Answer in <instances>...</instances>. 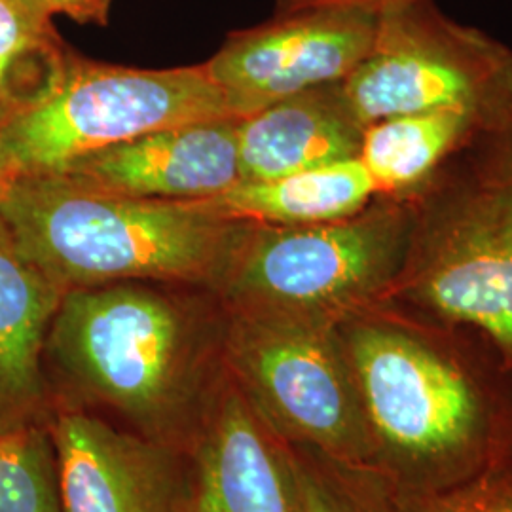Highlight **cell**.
I'll return each instance as SVG.
<instances>
[{
    "mask_svg": "<svg viewBox=\"0 0 512 512\" xmlns=\"http://www.w3.org/2000/svg\"><path fill=\"white\" fill-rule=\"evenodd\" d=\"M0 219L19 253L63 294L122 281L217 291L251 222L205 200L97 194L55 173L18 177Z\"/></svg>",
    "mask_w": 512,
    "mask_h": 512,
    "instance_id": "obj_3",
    "label": "cell"
},
{
    "mask_svg": "<svg viewBox=\"0 0 512 512\" xmlns=\"http://www.w3.org/2000/svg\"><path fill=\"white\" fill-rule=\"evenodd\" d=\"M224 363L285 442L372 467L365 414L336 323L228 311Z\"/></svg>",
    "mask_w": 512,
    "mask_h": 512,
    "instance_id": "obj_7",
    "label": "cell"
},
{
    "mask_svg": "<svg viewBox=\"0 0 512 512\" xmlns=\"http://www.w3.org/2000/svg\"><path fill=\"white\" fill-rule=\"evenodd\" d=\"M403 268L384 300L475 330L512 366V118L414 190Z\"/></svg>",
    "mask_w": 512,
    "mask_h": 512,
    "instance_id": "obj_4",
    "label": "cell"
},
{
    "mask_svg": "<svg viewBox=\"0 0 512 512\" xmlns=\"http://www.w3.org/2000/svg\"><path fill=\"white\" fill-rule=\"evenodd\" d=\"M61 298L0 219V435L50 427L42 351Z\"/></svg>",
    "mask_w": 512,
    "mask_h": 512,
    "instance_id": "obj_14",
    "label": "cell"
},
{
    "mask_svg": "<svg viewBox=\"0 0 512 512\" xmlns=\"http://www.w3.org/2000/svg\"><path fill=\"white\" fill-rule=\"evenodd\" d=\"M14 114H16L14 105H12L8 99H4V97L0 95V129L8 124V120H10Z\"/></svg>",
    "mask_w": 512,
    "mask_h": 512,
    "instance_id": "obj_24",
    "label": "cell"
},
{
    "mask_svg": "<svg viewBox=\"0 0 512 512\" xmlns=\"http://www.w3.org/2000/svg\"><path fill=\"white\" fill-rule=\"evenodd\" d=\"M366 126L342 82L296 93L238 118L241 183L272 181L359 158Z\"/></svg>",
    "mask_w": 512,
    "mask_h": 512,
    "instance_id": "obj_13",
    "label": "cell"
},
{
    "mask_svg": "<svg viewBox=\"0 0 512 512\" xmlns=\"http://www.w3.org/2000/svg\"><path fill=\"white\" fill-rule=\"evenodd\" d=\"M207 287L122 281L63 294L42 351L52 412H82L190 454L228 370Z\"/></svg>",
    "mask_w": 512,
    "mask_h": 512,
    "instance_id": "obj_1",
    "label": "cell"
},
{
    "mask_svg": "<svg viewBox=\"0 0 512 512\" xmlns=\"http://www.w3.org/2000/svg\"><path fill=\"white\" fill-rule=\"evenodd\" d=\"M18 177V169L10 164V160L4 156V152L0 148V202L6 198L12 184L18 181Z\"/></svg>",
    "mask_w": 512,
    "mask_h": 512,
    "instance_id": "obj_23",
    "label": "cell"
},
{
    "mask_svg": "<svg viewBox=\"0 0 512 512\" xmlns=\"http://www.w3.org/2000/svg\"><path fill=\"white\" fill-rule=\"evenodd\" d=\"M509 370V387H511V420H512V366L511 368H507ZM512 444V439H511Z\"/></svg>",
    "mask_w": 512,
    "mask_h": 512,
    "instance_id": "obj_27",
    "label": "cell"
},
{
    "mask_svg": "<svg viewBox=\"0 0 512 512\" xmlns=\"http://www.w3.org/2000/svg\"><path fill=\"white\" fill-rule=\"evenodd\" d=\"M408 234L410 205L385 196L319 224L251 220L215 293L230 313L340 325L387 296L403 268Z\"/></svg>",
    "mask_w": 512,
    "mask_h": 512,
    "instance_id": "obj_5",
    "label": "cell"
},
{
    "mask_svg": "<svg viewBox=\"0 0 512 512\" xmlns=\"http://www.w3.org/2000/svg\"><path fill=\"white\" fill-rule=\"evenodd\" d=\"M399 499L404 512H512V444L484 471L454 488Z\"/></svg>",
    "mask_w": 512,
    "mask_h": 512,
    "instance_id": "obj_19",
    "label": "cell"
},
{
    "mask_svg": "<svg viewBox=\"0 0 512 512\" xmlns=\"http://www.w3.org/2000/svg\"><path fill=\"white\" fill-rule=\"evenodd\" d=\"M378 18L306 10L236 33L203 67L238 118L296 93L342 82L372 48Z\"/></svg>",
    "mask_w": 512,
    "mask_h": 512,
    "instance_id": "obj_9",
    "label": "cell"
},
{
    "mask_svg": "<svg viewBox=\"0 0 512 512\" xmlns=\"http://www.w3.org/2000/svg\"><path fill=\"white\" fill-rule=\"evenodd\" d=\"M421 0H275V16H287L306 10H355L382 16Z\"/></svg>",
    "mask_w": 512,
    "mask_h": 512,
    "instance_id": "obj_21",
    "label": "cell"
},
{
    "mask_svg": "<svg viewBox=\"0 0 512 512\" xmlns=\"http://www.w3.org/2000/svg\"><path fill=\"white\" fill-rule=\"evenodd\" d=\"M63 512H184L190 456L82 412L50 421Z\"/></svg>",
    "mask_w": 512,
    "mask_h": 512,
    "instance_id": "obj_10",
    "label": "cell"
},
{
    "mask_svg": "<svg viewBox=\"0 0 512 512\" xmlns=\"http://www.w3.org/2000/svg\"><path fill=\"white\" fill-rule=\"evenodd\" d=\"M55 175L97 194L207 200L241 183L238 118L152 131L74 160Z\"/></svg>",
    "mask_w": 512,
    "mask_h": 512,
    "instance_id": "obj_11",
    "label": "cell"
},
{
    "mask_svg": "<svg viewBox=\"0 0 512 512\" xmlns=\"http://www.w3.org/2000/svg\"><path fill=\"white\" fill-rule=\"evenodd\" d=\"M372 469L403 497L454 488L511 448V387L501 357L475 330L393 300L340 325Z\"/></svg>",
    "mask_w": 512,
    "mask_h": 512,
    "instance_id": "obj_2",
    "label": "cell"
},
{
    "mask_svg": "<svg viewBox=\"0 0 512 512\" xmlns=\"http://www.w3.org/2000/svg\"><path fill=\"white\" fill-rule=\"evenodd\" d=\"M490 128L494 124L463 110L395 116L365 129L359 160L380 196L406 200L454 152Z\"/></svg>",
    "mask_w": 512,
    "mask_h": 512,
    "instance_id": "obj_16",
    "label": "cell"
},
{
    "mask_svg": "<svg viewBox=\"0 0 512 512\" xmlns=\"http://www.w3.org/2000/svg\"><path fill=\"white\" fill-rule=\"evenodd\" d=\"M0 512H63L50 427L0 435Z\"/></svg>",
    "mask_w": 512,
    "mask_h": 512,
    "instance_id": "obj_18",
    "label": "cell"
},
{
    "mask_svg": "<svg viewBox=\"0 0 512 512\" xmlns=\"http://www.w3.org/2000/svg\"><path fill=\"white\" fill-rule=\"evenodd\" d=\"M188 456L200 512H302L289 444L230 374Z\"/></svg>",
    "mask_w": 512,
    "mask_h": 512,
    "instance_id": "obj_12",
    "label": "cell"
},
{
    "mask_svg": "<svg viewBox=\"0 0 512 512\" xmlns=\"http://www.w3.org/2000/svg\"><path fill=\"white\" fill-rule=\"evenodd\" d=\"M342 90L366 128L433 110L471 112L495 126L512 118V50L421 0L378 16L372 48Z\"/></svg>",
    "mask_w": 512,
    "mask_h": 512,
    "instance_id": "obj_8",
    "label": "cell"
},
{
    "mask_svg": "<svg viewBox=\"0 0 512 512\" xmlns=\"http://www.w3.org/2000/svg\"><path fill=\"white\" fill-rule=\"evenodd\" d=\"M184 512H200V509L196 507V503H194V497H192V501H190V505L186 507V511Z\"/></svg>",
    "mask_w": 512,
    "mask_h": 512,
    "instance_id": "obj_26",
    "label": "cell"
},
{
    "mask_svg": "<svg viewBox=\"0 0 512 512\" xmlns=\"http://www.w3.org/2000/svg\"><path fill=\"white\" fill-rule=\"evenodd\" d=\"M54 14H63L76 23H97L105 25L109 21L112 0H50Z\"/></svg>",
    "mask_w": 512,
    "mask_h": 512,
    "instance_id": "obj_22",
    "label": "cell"
},
{
    "mask_svg": "<svg viewBox=\"0 0 512 512\" xmlns=\"http://www.w3.org/2000/svg\"><path fill=\"white\" fill-rule=\"evenodd\" d=\"M238 118L205 67L141 71L63 54L48 88L0 129L21 175L55 173L74 160L152 131Z\"/></svg>",
    "mask_w": 512,
    "mask_h": 512,
    "instance_id": "obj_6",
    "label": "cell"
},
{
    "mask_svg": "<svg viewBox=\"0 0 512 512\" xmlns=\"http://www.w3.org/2000/svg\"><path fill=\"white\" fill-rule=\"evenodd\" d=\"M27 2L33 4L40 12H46V14H50V16H55L54 8H52V2H50V0H27Z\"/></svg>",
    "mask_w": 512,
    "mask_h": 512,
    "instance_id": "obj_25",
    "label": "cell"
},
{
    "mask_svg": "<svg viewBox=\"0 0 512 512\" xmlns=\"http://www.w3.org/2000/svg\"><path fill=\"white\" fill-rule=\"evenodd\" d=\"M50 14L27 0H0V95L16 67L31 55L59 46Z\"/></svg>",
    "mask_w": 512,
    "mask_h": 512,
    "instance_id": "obj_20",
    "label": "cell"
},
{
    "mask_svg": "<svg viewBox=\"0 0 512 512\" xmlns=\"http://www.w3.org/2000/svg\"><path fill=\"white\" fill-rule=\"evenodd\" d=\"M380 198L359 158L315 167L272 181L239 183L205 202L238 219L302 226L346 219Z\"/></svg>",
    "mask_w": 512,
    "mask_h": 512,
    "instance_id": "obj_15",
    "label": "cell"
},
{
    "mask_svg": "<svg viewBox=\"0 0 512 512\" xmlns=\"http://www.w3.org/2000/svg\"><path fill=\"white\" fill-rule=\"evenodd\" d=\"M289 454L302 512H404L399 495L376 469L300 444H289Z\"/></svg>",
    "mask_w": 512,
    "mask_h": 512,
    "instance_id": "obj_17",
    "label": "cell"
}]
</instances>
